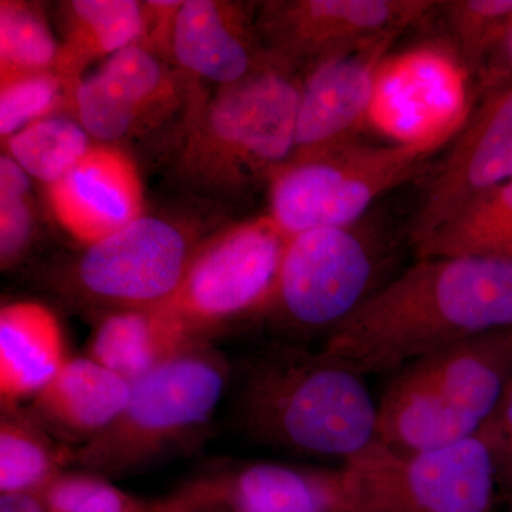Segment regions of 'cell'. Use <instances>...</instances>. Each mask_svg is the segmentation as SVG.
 Segmentation results:
<instances>
[{
  "mask_svg": "<svg viewBox=\"0 0 512 512\" xmlns=\"http://www.w3.org/2000/svg\"><path fill=\"white\" fill-rule=\"evenodd\" d=\"M70 467V448L53 439L30 412L2 407L0 491L37 494Z\"/></svg>",
  "mask_w": 512,
  "mask_h": 512,
  "instance_id": "cell-22",
  "label": "cell"
},
{
  "mask_svg": "<svg viewBox=\"0 0 512 512\" xmlns=\"http://www.w3.org/2000/svg\"><path fill=\"white\" fill-rule=\"evenodd\" d=\"M413 249L416 258L476 256L512 262V180L471 201Z\"/></svg>",
  "mask_w": 512,
  "mask_h": 512,
  "instance_id": "cell-21",
  "label": "cell"
},
{
  "mask_svg": "<svg viewBox=\"0 0 512 512\" xmlns=\"http://www.w3.org/2000/svg\"><path fill=\"white\" fill-rule=\"evenodd\" d=\"M0 512H46V508L37 494H2Z\"/></svg>",
  "mask_w": 512,
  "mask_h": 512,
  "instance_id": "cell-32",
  "label": "cell"
},
{
  "mask_svg": "<svg viewBox=\"0 0 512 512\" xmlns=\"http://www.w3.org/2000/svg\"><path fill=\"white\" fill-rule=\"evenodd\" d=\"M201 342L160 306L103 316L87 345V357L128 382L140 379Z\"/></svg>",
  "mask_w": 512,
  "mask_h": 512,
  "instance_id": "cell-19",
  "label": "cell"
},
{
  "mask_svg": "<svg viewBox=\"0 0 512 512\" xmlns=\"http://www.w3.org/2000/svg\"><path fill=\"white\" fill-rule=\"evenodd\" d=\"M414 406L457 443L476 436L512 377V328L421 357L394 372Z\"/></svg>",
  "mask_w": 512,
  "mask_h": 512,
  "instance_id": "cell-11",
  "label": "cell"
},
{
  "mask_svg": "<svg viewBox=\"0 0 512 512\" xmlns=\"http://www.w3.org/2000/svg\"><path fill=\"white\" fill-rule=\"evenodd\" d=\"M175 64L187 74L229 86L274 60L262 46L255 13L245 5L187 0L178 13Z\"/></svg>",
  "mask_w": 512,
  "mask_h": 512,
  "instance_id": "cell-16",
  "label": "cell"
},
{
  "mask_svg": "<svg viewBox=\"0 0 512 512\" xmlns=\"http://www.w3.org/2000/svg\"><path fill=\"white\" fill-rule=\"evenodd\" d=\"M47 198L60 227L84 247L144 217L137 165L113 144H93L69 174L47 187Z\"/></svg>",
  "mask_w": 512,
  "mask_h": 512,
  "instance_id": "cell-13",
  "label": "cell"
},
{
  "mask_svg": "<svg viewBox=\"0 0 512 512\" xmlns=\"http://www.w3.org/2000/svg\"><path fill=\"white\" fill-rule=\"evenodd\" d=\"M505 503L508 505V512H512V498L511 500L505 501Z\"/></svg>",
  "mask_w": 512,
  "mask_h": 512,
  "instance_id": "cell-33",
  "label": "cell"
},
{
  "mask_svg": "<svg viewBox=\"0 0 512 512\" xmlns=\"http://www.w3.org/2000/svg\"><path fill=\"white\" fill-rule=\"evenodd\" d=\"M3 146L26 173L50 187L69 174L93 144L79 121L49 116L22 128Z\"/></svg>",
  "mask_w": 512,
  "mask_h": 512,
  "instance_id": "cell-23",
  "label": "cell"
},
{
  "mask_svg": "<svg viewBox=\"0 0 512 512\" xmlns=\"http://www.w3.org/2000/svg\"><path fill=\"white\" fill-rule=\"evenodd\" d=\"M188 100L183 80L163 60L133 43L79 83L72 109L90 137L111 144L157 127Z\"/></svg>",
  "mask_w": 512,
  "mask_h": 512,
  "instance_id": "cell-12",
  "label": "cell"
},
{
  "mask_svg": "<svg viewBox=\"0 0 512 512\" xmlns=\"http://www.w3.org/2000/svg\"><path fill=\"white\" fill-rule=\"evenodd\" d=\"M59 43L40 6L0 2V83L25 74L55 70Z\"/></svg>",
  "mask_w": 512,
  "mask_h": 512,
  "instance_id": "cell-24",
  "label": "cell"
},
{
  "mask_svg": "<svg viewBox=\"0 0 512 512\" xmlns=\"http://www.w3.org/2000/svg\"><path fill=\"white\" fill-rule=\"evenodd\" d=\"M183 2L175 0H150L141 2L143 28L137 45L144 47L165 63H175L174 37L178 13Z\"/></svg>",
  "mask_w": 512,
  "mask_h": 512,
  "instance_id": "cell-30",
  "label": "cell"
},
{
  "mask_svg": "<svg viewBox=\"0 0 512 512\" xmlns=\"http://www.w3.org/2000/svg\"><path fill=\"white\" fill-rule=\"evenodd\" d=\"M298 74L274 59L191 107L178 177L197 190L229 197L268 185L295 150Z\"/></svg>",
  "mask_w": 512,
  "mask_h": 512,
  "instance_id": "cell-3",
  "label": "cell"
},
{
  "mask_svg": "<svg viewBox=\"0 0 512 512\" xmlns=\"http://www.w3.org/2000/svg\"><path fill=\"white\" fill-rule=\"evenodd\" d=\"M437 13L458 59L474 77L512 16V0H447Z\"/></svg>",
  "mask_w": 512,
  "mask_h": 512,
  "instance_id": "cell-25",
  "label": "cell"
},
{
  "mask_svg": "<svg viewBox=\"0 0 512 512\" xmlns=\"http://www.w3.org/2000/svg\"><path fill=\"white\" fill-rule=\"evenodd\" d=\"M439 140L369 144L350 140L289 160L269 181V217L288 238L365 218L384 194L423 173Z\"/></svg>",
  "mask_w": 512,
  "mask_h": 512,
  "instance_id": "cell-6",
  "label": "cell"
},
{
  "mask_svg": "<svg viewBox=\"0 0 512 512\" xmlns=\"http://www.w3.org/2000/svg\"><path fill=\"white\" fill-rule=\"evenodd\" d=\"M434 0H274L262 3L255 26L266 52L296 73L316 67L431 18Z\"/></svg>",
  "mask_w": 512,
  "mask_h": 512,
  "instance_id": "cell-10",
  "label": "cell"
},
{
  "mask_svg": "<svg viewBox=\"0 0 512 512\" xmlns=\"http://www.w3.org/2000/svg\"><path fill=\"white\" fill-rule=\"evenodd\" d=\"M46 512H147V503L124 493L109 478L64 470L40 494Z\"/></svg>",
  "mask_w": 512,
  "mask_h": 512,
  "instance_id": "cell-27",
  "label": "cell"
},
{
  "mask_svg": "<svg viewBox=\"0 0 512 512\" xmlns=\"http://www.w3.org/2000/svg\"><path fill=\"white\" fill-rule=\"evenodd\" d=\"M63 12L64 35L55 72L74 94L90 63L137 43L143 8L134 0H72L64 3Z\"/></svg>",
  "mask_w": 512,
  "mask_h": 512,
  "instance_id": "cell-20",
  "label": "cell"
},
{
  "mask_svg": "<svg viewBox=\"0 0 512 512\" xmlns=\"http://www.w3.org/2000/svg\"><path fill=\"white\" fill-rule=\"evenodd\" d=\"M512 328V262L416 258L323 342L363 376L392 373L463 340Z\"/></svg>",
  "mask_w": 512,
  "mask_h": 512,
  "instance_id": "cell-1",
  "label": "cell"
},
{
  "mask_svg": "<svg viewBox=\"0 0 512 512\" xmlns=\"http://www.w3.org/2000/svg\"><path fill=\"white\" fill-rule=\"evenodd\" d=\"M66 338L52 309L39 302L0 309V403L16 407L55 379L69 362Z\"/></svg>",
  "mask_w": 512,
  "mask_h": 512,
  "instance_id": "cell-18",
  "label": "cell"
},
{
  "mask_svg": "<svg viewBox=\"0 0 512 512\" xmlns=\"http://www.w3.org/2000/svg\"><path fill=\"white\" fill-rule=\"evenodd\" d=\"M289 239L269 215L224 229L198 244L180 288L163 308L200 340L265 316Z\"/></svg>",
  "mask_w": 512,
  "mask_h": 512,
  "instance_id": "cell-8",
  "label": "cell"
},
{
  "mask_svg": "<svg viewBox=\"0 0 512 512\" xmlns=\"http://www.w3.org/2000/svg\"><path fill=\"white\" fill-rule=\"evenodd\" d=\"M478 436L490 451L495 471L498 498H512V377L490 419L485 421Z\"/></svg>",
  "mask_w": 512,
  "mask_h": 512,
  "instance_id": "cell-29",
  "label": "cell"
},
{
  "mask_svg": "<svg viewBox=\"0 0 512 512\" xmlns=\"http://www.w3.org/2000/svg\"><path fill=\"white\" fill-rule=\"evenodd\" d=\"M363 221V220H362ZM356 222L289 239L274 299L265 313L284 340L325 339L397 272L387 242Z\"/></svg>",
  "mask_w": 512,
  "mask_h": 512,
  "instance_id": "cell-5",
  "label": "cell"
},
{
  "mask_svg": "<svg viewBox=\"0 0 512 512\" xmlns=\"http://www.w3.org/2000/svg\"><path fill=\"white\" fill-rule=\"evenodd\" d=\"M342 471L349 512H490L498 498L493 460L478 434L423 451L375 441Z\"/></svg>",
  "mask_w": 512,
  "mask_h": 512,
  "instance_id": "cell-7",
  "label": "cell"
},
{
  "mask_svg": "<svg viewBox=\"0 0 512 512\" xmlns=\"http://www.w3.org/2000/svg\"><path fill=\"white\" fill-rule=\"evenodd\" d=\"M235 417L256 444L339 467L376 441L377 402L366 377L291 340H275L249 357Z\"/></svg>",
  "mask_w": 512,
  "mask_h": 512,
  "instance_id": "cell-2",
  "label": "cell"
},
{
  "mask_svg": "<svg viewBox=\"0 0 512 512\" xmlns=\"http://www.w3.org/2000/svg\"><path fill=\"white\" fill-rule=\"evenodd\" d=\"M231 382V365L210 340L131 382L116 421L86 446L70 450V466L123 477L177 457L200 443Z\"/></svg>",
  "mask_w": 512,
  "mask_h": 512,
  "instance_id": "cell-4",
  "label": "cell"
},
{
  "mask_svg": "<svg viewBox=\"0 0 512 512\" xmlns=\"http://www.w3.org/2000/svg\"><path fill=\"white\" fill-rule=\"evenodd\" d=\"M35 229L29 174L8 154L0 157V265L10 269L29 249Z\"/></svg>",
  "mask_w": 512,
  "mask_h": 512,
  "instance_id": "cell-28",
  "label": "cell"
},
{
  "mask_svg": "<svg viewBox=\"0 0 512 512\" xmlns=\"http://www.w3.org/2000/svg\"><path fill=\"white\" fill-rule=\"evenodd\" d=\"M185 485L244 512H349L342 467L244 461L224 464Z\"/></svg>",
  "mask_w": 512,
  "mask_h": 512,
  "instance_id": "cell-15",
  "label": "cell"
},
{
  "mask_svg": "<svg viewBox=\"0 0 512 512\" xmlns=\"http://www.w3.org/2000/svg\"><path fill=\"white\" fill-rule=\"evenodd\" d=\"M73 93L55 70L30 73L0 83V136L3 141L22 128L72 107Z\"/></svg>",
  "mask_w": 512,
  "mask_h": 512,
  "instance_id": "cell-26",
  "label": "cell"
},
{
  "mask_svg": "<svg viewBox=\"0 0 512 512\" xmlns=\"http://www.w3.org/2000/svg\"><path fill=\"white\" fill-rule=\"evenodd\" d=\"M474 79L477 80L480 94L512 80V16L485 56Z\"/></svg>",
  "mask_w": 512,
  "mask_h": 512,
  "instance_id": "cell-31",
  "label": "cell"
},
{
  "mask_svg": "<svg viewBox=\"0 0 512 512\" xmlns=\"http://www.w3.org/2000/svg\"><path fill=\"white\" fill-rule=\"evenodd\" d=\"M197 247L180 225L144 215L86 247L70 266L66 286L103 316L160 308L180 288Z\"/></svg>",
  "mask_w": 512,
  "mask_h": 512,
  "instance_id": "cell-9",
  "label": "cell"
},
{
  "mask_svg": "<svg viewBox=\"0 0 512 512\" xmlns=\"http://www.w3.org/2000/svg\"><path fill=\"white\" fill-rule=\"evenodd\" d=\"M131 383L90 357H74L35 399L29 412L63 446L74 450L104 433L123 412Z\"/></svg>",
  "mask_w": 512,
  "mask_h": 512,
  "instance_id": "cell-17",
  "label": "cell"
},
{
  "mask_svg": "<svg viewBox=\"0 0 512 512\" xmlns=\"http://www.w3.org/2000/svg\"><path fill=\"white\" fill-rule=\"evenodd\" d=\"M394 40H380L306 74L291 160L315 156L355 140L356 131L372 110L380 64Z\"/></svg>",
  "mask_w": 512,
  "mask_h": 512,
  "instance_id": "cell-14",
  "label": "cell"
}]
</instances>
